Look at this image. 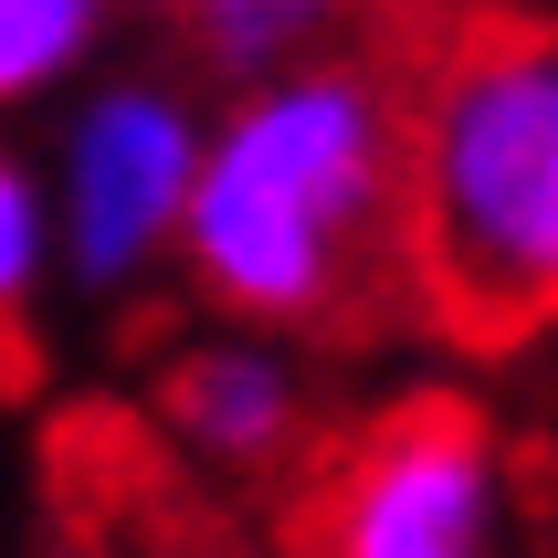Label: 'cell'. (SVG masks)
Masks as SVG:
<instances>
[{"instance_id": "obj_1", "label": "cell", "mask_w": 558, "mask_h": 558, "mask_svg": "<svg viewBox=\"0 0 558 558\" xmlns=\"http://www.w3.org/2000/svg\"><path fill=\"white\" fill-rule=\"evenodd\" d=\"M180 264L243 327H369L401 284V63L306 53L201 126Z\"/></svg>"}, {"instance_id": "obj_2", "label": "cell", "mask_w": 558, "mask_h": 558, "mask_svg": "<svg viewBox=\"0 0 558 558\" xmlns=\"http://www.w3.org/2000/svg\"><path fill=\"white\" fill-rule=\"evenodd\" d=\"M401 284L464 348L558 327V22L474 11L401 74Z\"/></svg>"}, {"instance_id": "obj_3", "label": "cell", "mask_w": 558, "mask_h": 558, "mask_svg": "<svg viewBox=\"0 0 558 558\" xmlns=\"http://www.w3.org/2000/svg\"><path fill=\"white\" fill-rule=\"evenodd\" d=\"M517 527V474L496 422L453 390H411L369 411L316 464L295 537L338 558H474Z\"/></svg>"}, {"instance_id": "obj_4", "label": "cell", "mask_w": 558, "mask_h": 558, "mask_svg": "<svg viewBox=\"0 0 558 558\" xmlns=\"http://www.w3.org/2000/svg\"><path fill=\"white\" fill-rule=\"evenodd\" d=\"M201 169V117L169 85H106L63 137V180H53V253L106 295L137 264L180 243V201Z\"/></svg>"}, {"instance_id": "obj_5", "label": "cell", "mask_w": 558, "mask_h": 558, "mask_svg": "<svg viewBox=\"0 0 558 558\" xmlns=\"http://www.w3.org/2000/svg\"><path fill=\"white\" fill-rule=\"evenodd\" d=\"M158 433L211 474H264L306 442V379H295L284 348L211 338L158 369Z\"/></svg>"}, {"instance_id": "obj_6", "label": "cell", "mask_w": 558, "mask_h": 558, "mask_svg": "<svg viewBox=\"0 0 558 558\" xmlns=\"http://www.w3.org/2000/svg\"><path fill=\"white\" fill-rule=\"evenodd\" d=\"M180 11H190V53L221 85H264L306 53H338L369 0H180Z\"/></svg>"}, {"instance_id": "obj_7", "label": "cell", "mask_w": 558, "mask_h": 558, "mask_svg": "<svg viewBox=\"0 0 558 558\" xmlns=\"http://www.w3.org/2000/svg\"><path fill=\"white\" fill-rule=\"evenodd\" d=\"M95 32H106V0H0V106L63 85L95 53Z\"/></svg>"}, {"instance_id": "obj_8", "label": "cell", "mask_w": 558, "mask_h": 558, "mask_svg": "<svg viewBox=\"0 0 558 558\" xmlns=\"http://www.w3.org/2000/svg\"><path fill=\"white\" fill-rule=\"evenodd\" d=\"M43 253H53V211H43V190L0 158V327L32 306V284H43Z\"/></svg>"}, {"instance_id": "obj_9", "label": "cell", "mask_w": 558, "mask_h": 558, "mask_svg": "<svg viewBox=\"0 0 558 558\" xmlns=\"http://www.w3.org/2000/svg\"><path fill=\"white\" fill-rule=\"evenodd\" d=\"M158 11H180V0H158Z\"/></svg>"}]
</instances>
